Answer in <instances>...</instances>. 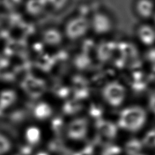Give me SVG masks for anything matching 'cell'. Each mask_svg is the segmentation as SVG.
<instances>
[{
  "instance_id": "6da1fadb",
  "label": "cell",
  "mask_w": 155,
  "mask_h": 155,
  "mask_svg": "<svg viewBox=\"0 0 155 155\" xmlns=\"http://www.w3.org/2000/svg\"><path fill=\"white\" fill-rule=\"evenodd\" d=\"M145 116V110L140 107L130 106L121 111L119 122L124 129L134 131L143 125Z\"/></svg>"
},
{
  "instance_id": "7a4b0ae2",
  "label": "cell",
  "mask_w": 155,
  "mask_h": 155,
  "mask_svg": "<svg viewBox=\"0 0 155 155\" xmlns=\"http://www.w3.org/2000/svg\"><path fill=\"white\" fill-rule=\"evenodd\" d=\"M102 96L107 104L116 107L124 103L127 96V90L121 83L111 81L104 85L102 90Z\"/></svg>"
},
{
  "instance_id": "3957f363",
  "label": "cell",
  "mask_w": 155,
  "mask_h": 155,
  "mask_svg": "<svg viewBox=\"0 0 155 155\" xmlns=\"http://www.w3.org/2000/svg\"><path fill=\"white\" fill-rule=\"evenodd\" d=\"M90 25L95 33L104 35L111 30L112 23L108 16L102 13H97L93 15Z\"/></svg>"
},
{
  "instance_id": "277c9868",
  "label": "cell",
  "mask_w": 155,
  "mask_h": 155,
  "mask_svg": "<svg viewBox=\"0 0 155 155\" xmlns=\"http://www.w3.org/2000/svg\"><path fill=\"white\" fill-rule=\"evenodd\" d=\"M90 25V22L86 18L78 17L71 23L70 35L74 39L80 38L87 33Z\"/></svg>"
},
{
  "instance_id": "5b68a950",
  "label": "cell",
  "mask_w": 155,
  "mask_h": 155,
  "mask_svg": "<svg viewBox=\"0 0 155 155\" xmlns=\"http://www.w3.org/2000/svg\"><path fill=\"white\" fill-rule=\"evenodd\" d=\"M135 10L139 16L147 19L153 15L154 5L151 0H137L135 5Z\"/></svg>"
},
{
  "instance_id": "8992f818",
  "label": "cell",
  "mask_w": 155,
  "mask_h": 155,
  "mask_svg": "<svg viewBox=\"0 0 155 155\" xmlns=\"http://www.w3.org/2000/svg\"><path fill=\"white\" fill-rule=\"evenodd\" d=\"M137 37L143 44L151 45L155 42V30L150 25H143L137 30Z\"/></svg>"
},
{
  "instance_id": "52a82bcc",
  "label": "cell",
  "mask_w": 155,
  "mask_h": 155,
  "mask_svg": "<svg viewBox=\"0 0 155 155\" xmlns=\"http://www.w3.org/2000/svg\"><path fill=\"white\" fill-rule=\"evenodd\" d=\"M148 106L151 112L155 114V91H153L149 97Z\"/></svg>"
},
{
  "instance_id": "ba28073f",
  "label": "cell",
  "mask_w": 155,
  "mask_h": 155,
  "mask_svg": "<svg viewBox=\"0 0 155 155\" xmlns=\"http://www.w3.org/2000/svg\"><path fill=\"white\" fill-rule=\"evenodd\" d=\"M154 22H155V16H154Z\"/></svg>"
}]
</instances>
